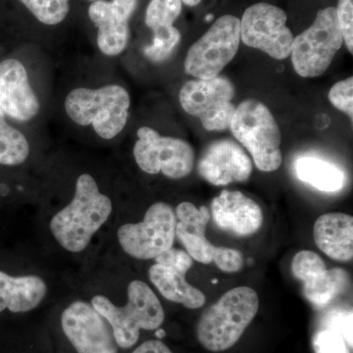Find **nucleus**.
<instances>
[{"label":"nucleus","instance_id":"1","mask_svg":"<svg viewBox=\"0 0 353 353\" xmlns=\"http://www.w3.org/2000/svg\"><path fill=\"white\" fill-rule=\"evenodd\" d=\"M112 211V201L102 194L94 176L82 174L77 179L72 201L51 219V234L67 252H82Z\"/></svg>","mask_w":353,"mask_h":353},{"label":"nucleus","instance_id":"2","mask_svg":"<svg viewBox=\"0 0 353 353\" xmlns=\"http://www.w3.org/2000/svg\"><path fill=\"white\" fill-rule=\"evenodd\" d=\"M125 305L113 303L108 297L97 294L92 305L109 323L120 350H130L138 343L141 332L157 331L165 320L163 306L157 294L143 281H132L128 287Z\"/></svg>","mask_w":353,"mask_h":353},{"label":"nucleus","instance_id":"3","mask_svg":"<svg viewBox=\"0 0 353 353\" xmlns=\"http://www.w3.org/2000/svg\"><path fill=\"white\" fill-rule=\"evenodd\" d=\"M259 308L257 292L252 288L230 290L204 311L197 323V339L209 352L234 347L254 319Z\"/></svg>","mask_w":353,"mask_h":353},{"label":"nucleus","instance_id":"4","mask_svg":"<svg viewBox=\"0 0 353 353\" xmlns=\"http://www.w3.org/2000/svg\"><path fill=\"white\" fill-rule=\"evenodd\" d=\"M131 99L118 85L99 88H78L65 99V111L80 126H92L97 136L112 139L126 127Z\"/></svg>","mask_w":353,"mask_h":353},{"label":"nucleus","instance_id":"5","mask_svg":"<svg viewBox=\"0 0 353 353\" xmlns=\"http://www.w3.org/2000/svg\"><path fill=\"white\" fill-rule=\"evenodd\" d=\"M229 128L250 153L259 170L274 172L280 168L283 162L280 128L264 103L252 99L241 102Z\"/></svg>","mask_w":353,"mask_h":353},{"label":"nucleus","instance_id":"6","mask_svg":"<svg viewBox=\"0 0 353 353\" xmlns=\"http://www.w3.org/2000/svg\"><path fill=\"white\" fill-rule=\"evenodd\" d=\"M343 43L336 8L321 9L312 25L292 41L290 57L294 71L303 78L323 75Z\"/></svg>","mask_w":353,"mask_h":353},{"label":"nucleus","instance_id":"7","mask_svg":"<svg viewBox=\"0 0 353 353\" xmlns=\"http://www.w3.org/2000/svg\"><path fill=\"white\" fill-rule=\"evenodd\" d=\"M241 20L233 15L218 18L208 31L190 46L185 57V72L197 80L219 76L238 53Z\"/></svg>","mask_w":353,"mask_h":353},{"label":"nucleus","instance_id":"8","mask_svg":"<svg viewBox=\"0 0 353 353\" xmlns=\"http://www.w3.org/2000/svg\"><path fill=\"white\" fill-rule=\"evenodd\" d=\"M176 236L192 259L202 264L215 262L220 270L236 273L243 266L239 250L213 245L206 238L210 211L206 206L197 208L190 202H182L175 211Z\"/></svg>","mask_w":353,"mask_h":353},{"label":"nucleus","instance_id":"9","mask_svg":"<svg viewBox=\"0 0 353 353\" xmlns=\"http://www.w3.org/2000/svg\"><path fill=\"white\" fill-rule=\"evenodd\" d=\"M176 225L173 208L165 202H157L148 209L143 222L129 223L119 228L118 241L132 259H155L173 248Z\"/></svg>","mask_w":353,"mask_h":353},{"label":"nucleus","instance_id":"10","mask_svg":"<svg viewBox=\"0 0 353 353\" xmlns=\"http://www.w3.org/2000/svg\"><path fill=\"white\" fill-rule=\"evenodd\" d=\"M234 87L224 76L209 80H192L183 85L179 94L181 106L201 120L208 131H224L231 124L236 106Z\"/></svg>","mask_w":353,"mask_h":353},{"label":"nucleus","instance_id":"11","mask_svg":"<svg viewBox=\"0 0 353 353\" xmlns=\"http://www.w3.org/2000/svg\"><path fill=\"white\" fill-rule=\"evenodd\" d=\"M134 157L141 170L150 175L162 173L173 180L185 178L194 166V150L183 139L163 137L150 127L138 130Z\"/></svg>","mask_w":353,"mask_h":353},{"label":"nucleus","instance_id":"12","mask_svg":"<svg viewBox=\"0 0 353 353\" xmlns=\"http://www.w3.org/2000/svg\"><path fill=\"white\" fill-rule=\"evenodd\" d=\"M287 21V13L280 7L265 2L253 4L241 18V41L274 59L284 60L290 55L294 39Z\"/></svg>","mask_w":353,"mask_h":353},{"label":"nucleus","instance_id":"13","mask_svg":"<svg viewBox=\"0 0 353 353\" xmlns=\"http://www.w3.org/2000/svg\"><path fill=\"white\" fill-rule=\"evenodd\" d=\"M60 330L74 353H119L108 320L83 301L69 304L60 316Z\"/></svg>","mask_w":353,"mask_h":353},{"label":"nucleus","instance_id":"14","mask_svg":"<svg viewBox=\"0 0 353 353\" xmlns=\"http://www.w3.org/2000/svg\"><path fill=\"white\" fill-rule=\"evenodd\" d=\"M138 0H97L88 7V17L97 28V46L106 57H117L126 50L130 19Z\"/></svg>","mask_w":353,"mask_h":353},{"label":"nucleus","instance_id":"15","mask_svg":"<svg viewBox=\"0 0 353 353\" xmlns=\"http://www.w3.org/2000/svg\"><path fill=\"white\" fill-rule=\"evenodd\" d=\"M252 162L245 150L231 139L213 141L202 153L197 171L214 185L245 182L252 173Z\"/></svg>","mask_w":353,"mask_h":353},{"label":"nucleus","instance_id":"16","mask_svg":"<svg viewBox=\"0 0 353 353\" xmlns=\"http://www.w3.org/2000/svg\"><path fill=\"white\" fill-rule=\"evenodd\" d=\"M0 109L20 122L34 119L41 110L27 70L19 60L0 62Z\"/></svg>","mask_w":353,"mask_h":353},{"label":"nucleus","instance_id":"17","mask_svg":"<svg viewBox=\"0 0 353 353\" xmlns=\"http://www.w3.org/2000/svg\"><path fill=\"white\" fill-rule=\"evenodd\" d=\"M211 214L216 226L239 236H252L263 224L259 204L241 192L223 190L211 202Z\"/></svg>","mask_w":353,"mask_h":353},{"label":"nucleus","instance_id":"18","mask_svg":"<svg viewBox=\"0 0 353 353\" xmlns=\"http://www.w3.org/2000/svg\"><path fill=\"white\" fill-rule=\"evenodd\" d=\"M316 245L330 259L347 262L353 257V218L341 212L326 213L316 220Z\"/></svg>","mask_w":353,"mask_h":353},{"label":"nucleus","instance_id":"19","mask_svg":"<svg viewBox=\"0 0 353 353\" xmlns=\"http://www.w3.org/2000/svg\"><path fill=\"white\" fill-rule=\"evenodd\" d=\"M48 285L39 276H11L0 271V313L31 312L48 296Z\"/></svg>","mask_w":353,"mask_h":353},{"label":"nucleus","instance_id":"20","mask_svg":"<svg viewBox=\"0 0 353 353\" xmlns=\"http://www.w3.org/2000/svg\"><path fill=\"white\" fill-rule=\"evenodd\" d=\"M182 0H152L146 8L145 25L152 30L150 50L160 57L174 52L181 41V32L174 23L182 13Z\"/></svg>","mask_w":353,"mask_h":353},{"label":"nucleus","instance_id":"21","mask_svg":"<svg viewBox=\"0 0 353 353\" xmlns=\"http://www.w3.org/2000/svg\"><path fill=\"white\" fill-rule=\"evenodd\" d=\"M150 282L160 294L172 301L189 309H199L206 303V297L185 280V274L165 265L155 263L148 271Z\"/></svg>","mask_w":353,"mask_h":353},{"label":"nucleus","instance_id":"22","mask_svg":"<svg viewBox=\"0 0 353 353\" xmlns=\"http://www.w3.org/2000/svg\"><path fill=\"white\" fill-rule=\"evenodd\" d=\"M296 175L301 182L321 192H334L343 189L345 175L336 165L321 158L301 157L294 162Z\"/></svg>","mask_w":353,"mask_h":353},{"label":"nucleus","instance_id":"23","mask_svg":"<svg viewBox=\"0 0 353 353\" xmlns=\"http://www.w3.org/2000/svg\"><path fill=\"white\" fill-rule=\"evenodd\" d=\"M350 277L341 268L330 269L303 283V294L316 306L327 305L347 289Z\"/></svg>","mask_w":353,"mask_h":353},{"label":"nucleus","instance_id":"24","mask_svg":"<svg viewBox=\"0 0 353 353\" xmlns=\"http://www.w3.org/2000/svg\"><path fill=\"white\" fill-rule=\"evenodd\" d=\"M29 155L27 138L6 122V114L0 109V164L17 166L24 163Z\"/></svg>","mask_w":353,"mask_h":353},{"label":"nucleus","instance_id":"25","mask_svg":"<svg viewBox=\"0 0 353 353\" xmlns=\"http://www.w3.org/2000/svg\"><path fill=\"white\" fill-rule=\"evenodd\" d=\"M44 25L54 26L65 20L70 11V0H20Z\"/></svg>","mask_w":353,"mask_h":353},{"label":"nucleus","instance_id":"26","mask_svg":"<svg viewBox=\"0 0 353 353\" xmlns=\"http://www.w3.org/2000/svg\"><path fill=\"white\" fill-rule=\"evenodd\" d=\"M326 269V265L321 257L310 250H301L292 259V274L303 283L316 277Z\"/></svg>","mask_w":353,"mask_h":353},{"label":"nucleus","instance_id":"27","mask_svg":"<svg viewBox=\"0 0 353 353\" xmlns=\"http://www.w3.org/2000/svg\"><path fill=\"white\" fill-rule=\"evenodd\" d=\"M315 353H352L345 339L332 330L322 329L312 339Z\"/></svg>","mask_w":353,"mask_h":353},{"label":"nucleus","instance_id":"28","mask_svg":"<svg viewBox=\"0 0 353 353\" xmlns=\"http://www.w3.org/2000/svg\"><path fill=\"white\" fill-rule=\"evenodd\" d=\"M352 311L333 310L323 317V329L336 332L345 339L350 347H353L352 336Z\"/></svg>","mask_w":353,"mask_h":353},{"label":"nucleus","instance_id":"29","mask_svg":"<svg viewBox=\"0 0 353 353\" xmlns=\"http://www.w3.org/2000/svg\"><path fill=\"white\" fill-rule=\"evenodd\" d=\"M329 101L332 104L347 113L352 119L353 116V79L352 77L341 81V82L334 83L331 90H330Z\"/></svg>","mask_w":353,"mask_h":353},{"label":"nucleus","instance_id":"30","mask_svg":"<svg viewBox=\"0 0 353 353\" xmlns=\"http://www.w3.org/2000/svg\"><path fill=\"white\" fill-rule=\"evenodd\" d=\"M336 18L343 43L347 46V50L353 53V0H339L336 8Z\"/></svg>","mask_w":353,"mask_h":353},{"label":"nucleus","instance_id":"31","mask_svg":"<svg viewBox=\"0 0 353 353\" xmlns=\"http://www.w3.org/2000/svg\"><path fill=\"white\" fill-rule=\"evenodd\" d=\"M155 260H157L158 264L171 267V268L183 272L185 274H187V272L192 268V263H194L189 253L174 248L161 253Z\"/></svg>","mask_w":353,"mask_h":353},{"label":"nucleus","instance_id":"32","mask_svg":"<svg viewBox=\"0 0 353 353\" xmlns=\"http://www.w3.org/2000/svg\"><path fill=\"white\" fill-rule=\"evenodd\" d=\"M131 353H173L170 347L160 340H150L143 341Z\"/></svg>","mask_w":353,"mask_h":353},{"label":"nucleus","instance_id":"33","mask_svg":"<svg viewBox=\"0 0 353 353\" xmlns=\"http://www.w3.org/2000/svg\"><path fill=\"white\" fill-rule=\"evenodd\" d=\"M201 0H182V2L185 4V6L194 7L196 6L197 4L201 3Z\"/></svg>","mask_w":353,"mask_h":353},{"label":"nucleus","instance_id":"34","mask_svg":"<svg viewBox=\"0 0 353 353\" xmlns=\"http://www.w3.org/2000/svg\"><path fill=\"white\" fill-rule=\"evenodd\" d=\"M90 1H97V0H90Z\"/></svg>","mask_w":353,"mask_h":353}]
</instances>
